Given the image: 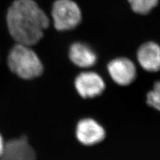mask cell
<instances>
[{"label": "cell", "mask_w": 160, "mask_h": 160, "mask_svg": "<svg viewBox=\"0 0 160 160\" xmlns=\"http://www.w3.org/2000/svg\"><path fill=\"white\" fill-rule=\"evenodd\" d=\"M9 32L18 43L29 46L38 43L49 19L33 0H15L7 13Z\"/></svg>", "instance_id": "cell-1"}, {"label": "cell", "mask_w": 160, "mask_h": 160, "mask_svg": "<svg viewBox=\"0 0 160 160\" xmlns=\"http://www.w3.org/2000/svg\"><path fill=\"white\" fill-rule=\"evenodd\" d=\"M9 69L19 78L33 79L41 76L43 64L39 58L30 46L17 43L12 48L8 58Z\"/></svg>", "instance_id": "cell-2"}, {"label": "cell", "mask_w": 160, "mask_h": 160, "mask_svg": "<svg viewBox=\"0 0 160 160\" xmlns=\"http://www.w3.org/2000/svg\"><path fill=\"white\" fill-rule=\"evenodd\" d=\"M54 26L58 31L76 28L82 20V12L73 0H57L52 9Z\"/></svg>", "instance_id": "cell-3"}, {"label": "cell", "mask_w": 160, "mask_h": 160, "mask_svg": "<svg viewBox=\"0 0 160 160\" xmlns=\"http://www.w3.org/2000/svg\"><path fill=\"white\" fill-rule=\"evenodd\" d=\"M75 86L82 98H92L102 94L106 85L99 74L93 72H84L77 76Z\"/></svg>", "instance_id": "cell-4"}, {"label": "cell", "mask_w": 160, "mask_h": 160, "mask_svg": "<svg viewBox=\"0 0 160 160\" xmlns=\"http://www.w3.org/2000/svg\"><path fill=\"white\" fill-rule=\"evenodd\" d=\"M108 70L112 79L119 86H128L136 77V68L128 58H119L110 62Z\"/></svg>", "instance_id": "cell-5"}, {"label": "cell", "mask_w": 160, "mask_h": 160, "mask_svg": "<svg viewBox=\"0 0 160 160\" xmlns=\"http://www.w3.org/2000/svg\"><path fill=\"white\" fill-rule=\"evenodd\" d=\"M0 160H36V156L28 139L22 137L5 144Z\"/></svg>", "instance_id": "cell-6"}, {"label": "cell", "mask_w": 160, "mask_h": 160, "mask_svg": "<svg viewBox=\"0 0 160 160\" xmlns=\"http://www.w3.org/2000/svg\"><path fill=\"white\" fill-rule=\"evenodd\" d=\"M76 136L82 143L92 146L102 142L106 136L103 127L94 119L87 118L79 121L76 128Z\"/></svg>", "instance_id": "cell-7"}, {"label": "cell", "mask_w": 160, "mask_h": 160, "mask_svg": "<svg viewBox=\"0 0 160 160\" xmlns=\"http://www.w3.org/2000/svg\"><path fill=\"white\" fill-rule=\"evenodd\" d=\"M137 58L142 68L150 72L160 70V46L155 42H147L138 49Z\"/></svg>", "instance_id": "cell-8"}, {"label": "cell", "mask_w": 160, "mask_h": 160, "mask_svg": "<svg viewBox=\"0 0 160 160\" xmlns=\"http://www.w3.org/2000/svg\"><path fill=\"white\" fill-rule=\"evenodd\" d=\"M69 57L75 65L83 68L93 66L97 61L96 54L92 49L82 42H76L72 45Z\"/></svg>", "instance_id": "cell-9"}, {"label": "cell", "mask_w": 160, "mask_h": 160, "mask_svg": "<svg viewBox=\"0 0 160 160\" xmlns=\"http://www.w3.org/2000/svg\"><path fill=\"white\" fill-rule=\"evenodd\" d=\"M134 12L141 15L149 13L157 6L158 0H128Z\"/></svg>", "instance_id": "cell-10"}, {"label": "cell", "mask_w": 160, "mask_h": 160, "mask_svg": "<svg viewBox=\"0 0 160 160\" xmlns=\"http://www.w3.org/2000/svg\"><path fill=\"white\" fill-rule=\"evenodd\" d=\"M147 103L160 112V82L156 83L153 89L148 93Z\"/></svg>", "instance_id": "cell-11"}, {"label": "cell", "mask_w": 160, "mask_h": 160, "mask_svg": "<svg viewBox=\"0 0 160 160\" xmlns=\"http://www.w3.org/2000/svg\"><path fill=\"white\" fill-rule=\"evenodd\" d=\"M4 147H5V143L3 142L2 137L1 136V135H0V156H1L2 153H3Z\"/></svg>", "instance_id": "cell-12"}]
</instances>
